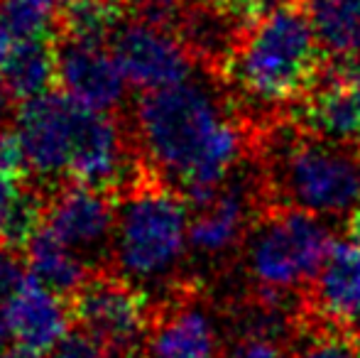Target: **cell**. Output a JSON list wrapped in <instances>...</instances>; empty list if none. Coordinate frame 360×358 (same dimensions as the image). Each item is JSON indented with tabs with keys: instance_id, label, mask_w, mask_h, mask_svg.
<instances>
[{
	"instance_id": "6da1fadb",
	"label": "cell",
	"mask_w": 360,
	"mask_h": 358,
	"mask_svg": "<svg viewBox=\"0 0 360 358\" xmlns=\"http://www.w3.org/2000/svg\"><path fill=\"white\" fill-rule=\"evenodd\" d=\"M135 143L147 172L186 196H211L250 158L252 133L206 79L143 94L135 106Z\"/></svg>"
},
{
	"instance_id": "7a4b0ae2",
	"label": "cell",
	"mask_w": 360,
	"mask_h": 358,
	"mask_svg": "<svg viewBox=\"0 0 360 358\" xmlns=\"http://www.w3.org/2000/svg\"><path fill=\"white\" fill-rule=\"evenodd\" d=\"M13 133L25 155V174L39 181H79L108 191L128 181L133 150L113 113L74 103L64 94L20 103Z\"/></svg>"
},
{
	"instance_id": "3957f363",
	"label": "cell",
	"mask_w": 360,
	"mask_h": 358,
	"mask_svg": "<svg viewBox=\"0 0 360 358\" xmlns=\"http://www.w3.org/2000/svg\"><path fill=\"white\" fill-rule=\"evenodd\" d=\"M250 158L265 206L351 216L360 206V143H338L297 120L252 128Z\"/></svg>"
},
{
	"instance_id": "277c9868",
	"label": "cell",
	"mask_w": 360,
	"mask_h": 358,
	"mask_svg": "<svg viewBox=\"0 0 360 358\" xmlns=\"http://www.w3.org/2000/svg\"><path fill=\"white\" fill-rule=\"evenodd\" d=\"M321 44L304 0H282L252 20L226 59V77L245 101H302L323 74Z\"/></svg>"
},
{
	"instance_id": "5b68a950",
	"label": "cell",
	"mask_w": 360,
	"mask_h": 358,
	"mask_svg": "<svg viewBox=\"0 0 360 358\" xmlns=\"http://www.w3.org/2000/svg\"><path fill=\"white\" fill-rule=\"evenodd\" d=\"M191 206L184 194L157 179L130 184L118 199L108 258L115 277L140 290L176 292L189 255Z\"/></svg>"
},
{
	"instance_id": "8992f818",
	"label": "cell",
	"mask_w": 360,
	"mask_h": 358,
	"mask_svg": "<svg viewBox=\"0 0 360 358\" xmlns=\"http://www.w3.org/2000/svg\"><path fill=\"white\" fill-rule=\"evenodd\" d=\"M333 243L323 216L292 206H262L240 250L250 292L304 297Z\"/></svg>"
},
{
	"instance_id": "52a82bcc",
	"label": "cell",
	"mask_w": 360,
	"mask_h": 358,
	"mask_svg": "<svg viewBox=\"0 0 360 358\" xmlns=\"http://www.w3.org/2000/svg\"><path fill=\"white\" fill-rule=\"evenodd\" d=\"M74 321L79 331L110 358L145 354L152 331L150 297L115 275H96L74 297Z\"/></svg>"
},
{
	"instance_id": "ba28073f",
	"label": "cell",
	"mask_w": 360,
	"mask_h": 358,
	"mask_svg": "<svg viewBox=\"0 0 360 358\" xmlns=\"http://www.w3.org/2000/svg\"><path fill=\"white\" fill-rule=\"evenodd\" d=\"M115 59L128 79L130 89L152 94L176 87L191 79L194 59L179 34L165 25L147 23L143 18L125 20L110 39Z\"/></svg>"
},
{
	"instance_id": "9c48e42d",
	"label": "cell",
	"mask_w": 360,
	"mask_h": 358,
	"mask_svg": "<svg viewBox=\"0 0 360 358\" xmlns=\"http://www.w3.org/2000/svg\"><path fill=\"white\" fill-rule=\"evenodd\" d=\"M189 206L191 253L196 258L221 260L233 250H243L248 234L265 204L252 172L250 179H228L211 196Z\"/></svg>"
},
{
	"instance_id": "30bf717a",
	"label": "cell",
	"mask_w": 360,
	"mask_h": 358,
	"mask_svg": "<svg viewBox=\"0 0 360 358\" xmlns=\"http://www.w3.org/2000/svg\"><path fill=\"white\" fill-rule=\"evenodd\" d=\"M118 201L98 186L64 181L42 204L39 226L89 263L108 255Z\"/></svg>"
},
{
	"instance_id": "8fae6325",
	"label": "cell",
	"mask_w": 360,
	"mask_h": 358,
	"mask_svg": "<svg viewBox=\"0 0 360 358\" xmlns=\"http://www.w3.org/2000/svg\"><path fill=\"white\" fill-rule=\"evenodd\" d=\"M59 94L98 113H113L125 103L128 79L110 44L64 37L57 44Z\"/></svg>"
},
{
	"instance_id": "7c38bea8",
	"label": "cell",
	"mask_w": 360,
	"mask_h": 358,
	"mask_svg": "<svg viewBox=\"0 0 360 358\" xmlns=\"http://www.w3.org/2000/svg\"><path fill=\"white\" fill-rule=\"evenodd\" d=\"M13 344L37 356L52 354L72 336L74 307L67 297L49 290L34 277H25L3 305Z\"/></svg>"
},
{
	"instance_id": "4fadbf2b",
	"label": "cell",
	"mask_w": 360,
	"mask_h": 358,
	"mask_svg": "<svg viewBox=\"0 0 360 358\" xmlns=\"http://www.w3.org/2000/svg\"><path fill=\"white\" fill-rule=\"evenodd\" d=\"M304 312L321 324L360 336V248L336 241L304 292Z\"/></svg>"
},
{
	"instance_id": "5bb4252c",
	"label": "cell",
	"mask_w": 360,
	"mask_h": 358,
	"mask_svg": "<svg viewBox=\"0 0 360 358\" xmlns=\"http://www.w3.org/2000/svg\"><path fill=\"white\" fill-rule=\"evenodd\" d=\"M147 358H218L221 336L209 307L201 305L191 290L176 292L165 302V309L152 321L147 339Z\"/></svg>"
},
{
	"instance_id": "9a60e30c",
	"label": "cell",
	"mask_w": 360,
	"mask_h": 358,
	"mask_svg": "<svg viewBox=\"0 0 360 358\" xmlns=\"http://www.w3.org/2000/svg\"><path fill=\"white\" fill-rule=\"evenodd\" d=\"M297 123L338 143H360V101L346 69H323L316 87L302 98Z\"/></svg>"
},
{
	"instance_id": "2e32d148",
	"label": "cell",
	"mask_w": 360,
	"mask_h": 358,
	"mask_svg": "<svg viewBox=\"0 0 360 358\" xmlns=\"http://www.w3.org/2000/svg\"><path fill=\"white\" fill-rule=\"evenodd\" d=\"M25 265H27L30 277L47 285L49 290L59 295H79L81 287L91 280L89 270L91 263L64 245L59 238H54L47 229L37 226L27 241H25Z\"/></svg>"
},
{
	"instance_id": "e0dca14e",
	"label": "cell",
	"mask_w": 360,
	"mask_h": 358,
	"mask_svg": "<svg viewBox=\"0 0 360 358\" xmlns=\"http://www.w3.org/2000/svg\"><path fill=\"white\" fill-rule=\"evenodd\" d=\"M0 74L13 98L20 103L52 94V87L57 84V44L49 39L18 42Z\"/></svg>"
},
{
	"instance_id": "ac0fdd59",
	"label": "cell",
	"mask_w": 360,
	"mask_h": 358,
	"mask_svg": "<svg viewBox=\"0 0 360 358\" xmlns=\"http://www.w3.org/2000/svg\"><path fill=\"white\" fill-rule=\"evenodd\" d=\"M319 44L336 62H360V0H304Z\"/></svg>"
},
{
	"instance_id": "d6986e66",
	"label": "cell",
	"mask_w": 360,
	"mask_h": 358,
	"mask_svg": "<svg viewBox=\"0 0 360 358\" xmlns=\"http://www.w3.org/2000/svg\"><path fill=\"white\" fill-rule=\"evenodd\" d=\"M42 206L22 184V177L0 165V241L25 243L39 226Z\"/></svg>"
},
{
	"instance_id": "ffe728a7",
	"label": "cell",
	"mask_w": 360,
	"mask_h": 358,
	"mask_svg": "<svg viewBox=\"0 0 360 358\" xmlns=\"http://www.w3.org/2000/svg\"><path fill=\"white\" fill-rule=\"evenodd\" d=\"M62 0H0V27L15 39H49Z\"/></svg>"
},
{
	"instance_id": "44dd1931",
	"label": "cell",
	"mask_w": 360,
	"mask_h": 358,
	"mask_svg": "<svg viewBox=\"0 0 360 358\" xmlns=\"http://www.w3.org/2000/svg\"><path fill=\"white\" fill-rule=\"evenodd\" d=\"M123 23V5L118 0H84L69 5L64 18V30H67L64 37L110 44L115 30Z\"/></svg>"
},
{
	"instance_id": "7402d4cb",
	"label": "cell",
	"mask_w": 360,
	"mask_h": 358,
	"mask_svg": "<svg viewBox=\"0 0 360 358\" xmlns=\"http://www.w3.org/2000/svg\"><path fill=\"white\" fill-rule=\"evenodd\" d=\"M292 358H360V336L321 324L304 312L302 336Z\"/></svg>"
},
{
	"instance_id": "603a6c76",
	"label": "cell",
	"mask_w": 360,
	"mask_h": 358,
	"mask_svg": "<svg viewBox=\"0 0 360 358\" xmlns=\"http://www.w3.org/2000/svg\"><path fill=\"white\" fill-rule=\"evenodd\" d=\"M25 277H27L25 258L15 250L13 243L0 241V305L8 302V297L18 290Z\"/></svg>"
},
{
	"instance_id": "cb8c5ba5",
	"label": "cell",
	"mask_w": 360,
	"mask_h": 358,
	"mask_svg": "<svg viewBox=\"0 0 360 358\" xmlns=\"http://www.w3.org/2000/svg\"><path fill=\"white\" fill-rule=\"evenodd\" d=\"M181 3H184V0H138L140 18L147 20V23L172 27V23H174L176 18H184V15H181Z\"/></svg>"
},
{
	"instance_id": "d4e9b609",
	"label": "cell",
	"mask_w": 360,
	"mask_h": 358,
	"mask_svg": "<svg viewBox=\"0 0 360 358\" xmlns=\"http://www.w3.org/2000/svg\"><path fill=\"white\" fill-rule=\"evenodd\" d=\"M47 358H110V356L96 341H91L86 334L76 331L64 344H59Z\"/></svg>"
},
{
	"instance_id": "484cf974",
	"label": "cell",
	"mask_w": 360,
	"mask_h": 358,
	"mask_svg": "<svg viewBox=\"0 0 360 358\" xmlns=\"http://www.w3.org/2000/svg\"><path fill=\"white\" fill-rule=\"evenodd\" d=\"M10 103H13V94H10L8 84H5L3 74H0V133L8 128V118H10Z\"/></svg>"
},
{
	"instance_id": "4316f807",
	"label": "cell",
	"mask_w": 360,
	"mask_h": 358,
	"mask_svg": "<svg viewBox=\"0 0 360 358\" xmlns=\"http://www.w3.org/2000/svg\"><path fill=\"white\" fill-rule=\"evenodd\" d=\"M15 44H18V42H15V39L10 37V34L5 32L3 27H0V69H3V67H5V62L10 59V54H13Z\"/></svg>"
},
{
	"instance_id": "83f0119b",
	"label": "cell",
	"mask_w": 360,
	"mask_h": 358,
	"mask_svg": "<svg viewBox=\"0 0 360 358\" xmlns=\"http://www.w3.org/2000/svg\"><path fill=\"white\" fill-rule=\"evenodd\" d=\"M348 236H351V241L360 248V206L348 216Z\"/></svg>"
},
{
	"instance_id": "f1b7e54d",
	"label": "cell",
	"mask_w": 360,
	"mask_h": 358,
	"mask_svg": "<svg viewBox=\"0 0 360 358\" xmlns=\"http://www.w3.org/2000/svg\"><path fill=\"white\" fill-rule=\"evenodd\" d=\"M10 341H13V336H10L8 317H5V309H3V305H0V351L8 349Z\"/></svg>"
},
{
	"instance_id": "f546056e",
	"label": "cell",
	"mask_w": 360,
	"mask_h": 358,
	"mask_svg": "<svg viewBox=\"0 0 360 358\" xmlns=\"http://www.w3.org/2000/svg\"><path fill=\"white\" fill-rule=\"evenodd\" d=\"M0 358H42L27 349H20V346H8L5 351H0Z\"/></svg>"
},
{
	"instance_id": "4dcf8cb0",
	"label": "cell",
	"mask_w": 360,
	"mask_h": 358,
	"mask_svg": "<svg viewBox=\"0 0 360 358\" xmlns=\"http://www.w3.org/2000/svg\"><path fill=\"white\" fill-rule=\"evenodd\" d=\"M346 77H348V84H351V89L356 91V96L360 101V62L353 64L351 69H346Z\"/></svg>"
},
{
	"instance_id": "1f68e13d",
	"label": "cell",
	"mask_w": 360,
	"mask_h": 358,
	"mask_svg": "<svg viewBox=\"0 0 360 358\" xmlns=\"http://www.w3.org/2000/svg\"><path fill=\"white\" fill-rule=\"evenodd\" d=\"M62 3H67V5H76V3H84V0H62Z\"/></svg>"
}]
</instances>
